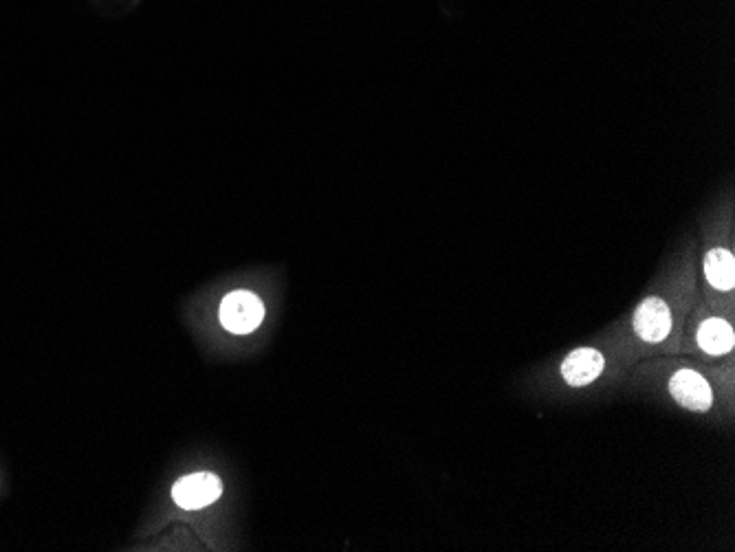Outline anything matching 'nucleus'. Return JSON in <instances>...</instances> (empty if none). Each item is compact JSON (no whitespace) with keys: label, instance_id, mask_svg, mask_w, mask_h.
Instances as JSON below:
<instances>
[{"label":"nucleus","instance_id":"1","mask_svg":"<svg viewBox=\"0 0 735 552\" xmlns=\"http://www.w3.org/2000/svg\"><path fill=\"white\" fill-rule=\"evenodd\" d=\"M696 293V260L687 251L669 262L641 300L603 330L599 339L628 368L645 359L678 355L680 333Z\"/></svg>","mask_w":735,"mask_h":552},{"label":"nucleus","instance_id":"2","mask_svg":"<svg viewBox=\"0 0 735 552\" xmlns=\"http://www.w3.org/2000/svg\"><path fill=\"white\" fill-rule=\"evenodd\" d=\"M625 383L713 423L733 421L735 363H702L683 355L654 357L630 366Z\"/></svg>","mask_w":735,"mask_h":552},{"label":"nucleus","instance_id":"3","mask_svg":"<svg viewBox=\"0 0 735 552\" xmlns=\"http://www.w3.org/2000/svg\"><path fill=\"white\" fill-rule=\"evenodd\" d=\"M628 366H623L619 357L603 344L599 337L586 346L568 350L557 361L555 370L548 374V388L584 392L590 388H614L628 377Z\"/></svg>","mask_w":735,"mask_h":552},{"label":"nucleus","instance_id":"4","mask_svg":"<svg viewBox=\"0 0 735 552\" xmlns=\"http://www.w3.org/2000/svg\"><path fill=\"white\" fill-rule=\"evenodd\" d=\"M678 355L702 363H735V315L709 306L696 293L680 333Z\"/></svg>","mask_w":735,"mask_h":552},{"label":"nucleus","instance_id":"5","mask_svg":"<svg viewBox=\"0 0 735 552\" xmlns=\"http://www.w3.org/2000/svg\"><path fill=\"white\" fill-rule=\"evenodd\" d=\"M265 319V304L251 291L229 293L221 304V324L234 335H249Z\"/></svg>","mask_w":735,"mask_h":552},{"label":"nucleus","instance_id":"6","mask_svg":"<svg viewBox=\"0 0 735 552\" xmlns=\"http://www.w3.org/2000/svg\"><path fill=\"white\" fill-rule=\"evenodd\" d=\"M221 493L223 484L214 473H194V476L181 478L172 489L174 502L188 511L205 509V506H210L221 498Z\"/></svg>","mask_w":735,"mask_h":552},{"label":"nucleus","instance_id":"7","mask_svg":"<svg viewBox=\"0 0 735 552\" xmlns=\"http://www.w3.org/2000/svg\"><path fill=\"white\" fill-rule=\"evenodd\" d=\"M117 3H124V5H128V9H133L141 3V0H117Z\"/></svg>","mask_w":735,"mask_h":552}]
</instances>
